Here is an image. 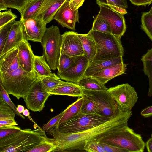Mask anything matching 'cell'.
Returning a JSON list of instances; mask_svg holds the SVG:
<instances>
[{
	"label": "cell",
	"instance_id": "1",
	"mask_svg": "<svg viewBox=\"0 0 152 152\" xmlns=\"http://www.w3.org/2000/svg\"><path fill=\"white\" fill-rule=\"evenodd\" d=\"M132 114L131 110L124 111L120 109L105 122L91 129L73 134L60 132L57 126L48 132L54 139L57 152H73L84 151L86 142L98 140L128 125Z\"/></svg>",
	"mask_w": 152,
	"mask_h": 152
},
{
	"label": "cell",
	"instance_id": "2",
	"mask_svg": "<svg viewBox=\"0 0 152 152\" xmlns=\"http://www.w3.org/2000/svg\"><path fill=\"white\" fill-rule=\"evenodd\" d=\"M45 131L39 127L34 130L26 128L1 138L0 152H26L47 136Z\"/></svg>",
	"mask_w": 152,
	"mask_h": 152
},
{
	"label": "cell",
	"instance_id": "3",
	"mask_svg": "<svg viewBox=\"0 0 152 152\" xmlns=\"http://www.w3.org/2000/svg\"><path fill=\"white\" fill-rule=\"evenodd\" d=\"M40 77L34 69L28 72L20 66L14 71L0 75V83L9 94L19 100L25 96L31 86Z\"/></svg>",
	"mask_w": 152,
	"mask_h": 152
},
{
	"label": "cell",
	"instance_id": "4",
	"mask_svg": "<svg viewBox=\"0 0 152 152\" xmlns=\"http://www.w3.org/2000/svg\"><path fill=\"white\" fill-rule=\"evenodd\" d=\"M98 140L124 148L129 152H142L145 146L141 135L135 133L128 125Z\"/></svg>",
	"mask_w": 152,
	"mask_h": 152
},
{
	"label": "cell",
	"instance_id": "5",
	"mask_svg": "<svg viewBox=\"0 0 152 152\" xmlns=\"http://www.w3.org/2000/svg\"><path fill=\"white\" fill-rule=\"evenodd\" d=\"M94 39L96 53L93 60H105L123 56L124 50L120 38L112 34L91 29L88 32Z\"/></svg>",
	"mask_w": 152,
	"mask_h": 152
},
{
	"label": "cell",
	"instance_id": "6",
	"mask_svg": "<svg viewBox=\"0 0 152 152\" xmlns=\"http://www.w3.org/2000/svg\"><path fill=\"white\" fill-rule=\"evenodd\" d=\"M62 41V35L57 26L52 25L47 28L41 43L43 49V55L51 69L53 71L58 67Z\"/></svg>",
	"mask_w": 152,
	"mask_h": 152
},
{
	"label": "cell",
	"instance_id": "7",
	"mask_svg": "<svg viewBox=\"0 0 152 152\" xmlns=\"http://www.w3.org/2000/svg\"><path fill=\"white\" fill-rule=\"evenodd\" d=\"M110 118L97 114H85L80 112L69 120L58 126V128L60 132L63 133H75L97 126Z\"/></svg>",
	"mask_w": 152,
	"mask_h": 152
},
{
	"label": "cell",
	"instance_id": "8",
	"mask_svg": "<svg viewBox=\"0 0 152 152\" xmlns=\"http://www.w3.org/2000/svg\"><path fill=\"white\" fill-rule=\"evenodd\" d=\"M82 89L84 95L89 98L95 104L98 115L110 118L120 109L107 91H92Z\"/></svg>",
	"mask_w": 152,
	"mask_h": 152
},
{
	"label": "cell",
	"instance_id": "9",
	"mask_svg": "<svg viewBox=\"0 0 152 152\" xmlns=\"http://www.w3.org/2000/svg\"><path fill=\"white\" fill-rule=\"evenodd\" d=\"M107 91L122 110H131L137 102L138 96L134 88L126 83L111 87Z\"/></svg>",
	"mask_w": 152,
	"mask_h": 152
},
{
	"label": "cell",
	"instance_id": "10",
	"mask_svg": "<svg viewBox=\"0 0 152 152\" xmlns=\"http://www.w3.org/2000/svg\"><path fill=\"white\" fill-rule=\"evenodd\" d=\"M99 7V11L95 18L107 21L110 26L112 34L121 39L126 28L123 15L114 11L106 5H101Z\"/></svg>",
	"mask_w": 152,
	"mask_h": 152
},
{
	"label": "cell",
	"instance_id": "11",
	"mask_svg": "<svg viewBox=\"0 0 152 152\" xmlns=\"http://www.w3.org/2000/svg\"><path fill=\"white\" fill-rule=\"evenodd\" d=\"M35 81L23 98L27 108L34 112H40L51 94L43 90L39 81Z\"/></svg>",
	"mask_w": 152,
	"mask_h": 152
},
{
	"label": "cell",
	"instance_id": "12",
	"mask_svg": "<svg viewBox=\"0 0 152 152\" xmlns=\"http://www.w3.org/2000/svg\"><path fill=\"white\" fill-rule=\"evenodd\" d=\"M89 63L85 55L78 56L70 66L62 72H57V75L60 79L77 84L83 77Z\"/></svg>",
	"mask_w": 152,
	"mask_h": 152
},
{
	"label": "cell",
	"instance_id": "13",
	"mask_svg": "<svg viewBox=\"0 0 152 152\" xmlns=\"http://www.w3.org/2000/svg\"><path fill=\"white\" fill-rule=\"evenodd\" d=\"M20 20L22 21L26 39L41 43L47 29V24L36 17Z\"/></svg>",
	"mask_w": 152,
	"mask_h": 152
},
{
	"label": "cell",
	"instance_id": "14",
	"mask_svg": "<svg viewBox=\"0 0 152 152\" xmlns=\"http://www.w3.org/2000/svg\"><path fill=\"white\" fill-rule=\"evenodd\" d=\"M53 19L63 27L75 30L76 23H79L78 9L73 10L69 5V0H66L58 9Z\"/></svg>",
	"mask_w": 152,
	"mask_h": 152
},
{
	"label": "cell",
	"instance_id": "15",
	"mask_svg": "<svg viewBox=\"0 0 152 152\" xmlns=\"http://www.w3.org/2000/svg\"><path fill=\"white\" fill-rule=\"evenodd\" d=\"M78 33L72 31L62 35L61 54H65L71 57L84 55V50Z\"/></svg>",
	"mask_w": 152,
	"mask_h": 152
},
{
	"label": "cell",
	"instance_id": "16",
	"mask_svg": "<svg viewBox=\"0 0 152 152\" xmlns=\"http://www.w3.org/2000/svg\"><path fill=\"white\" fill-rule=\"evenodd\" d=\"M66 0H43L36 17L47 24L53 19L56 12Z\"/></svg>",
	"mask_w": 152,
	"mask_h": 152
},
{
	"label": "cell",
	"instance_id": "17",
	"mask_svg": "<svg viewBox=\"0 0 152 152\" xmlns=\"http://www.w3.org/2000/svg\"><path fill=\"white\" fill-rule=\"evenodd\" d=\"M25 38L21 20L15 21L13 24L4 49L0 56L18 47Z\"/></svg>",
	"mask_w": 152,
	"mask_h": 152
},
{
	"label": "cell",
	"instance_id": "18",
	"mask_svg": "<svg viewBox=\"0 0 152 152\" xmlns=\"http://www.w3.org/2000/svg\"><path fill=\"white\" fill-rule=\"evenodd\" d=\"M20 65L26 71H33L35 55L28 40L24 39L18 46Z\"/></svg>",
	"mask_w": 152,
	"mask_h": 152
},
{
	"label": "cell",
	"instance_id": "19",
	"mask_svg": "<svg viewBox=\"0 0 152 152\" xmlns=\"http://www.w3.org/2000/svg\"><path fill=\"white\" fill-rule=\"evenodd\" d=\"M18 49L17 47L0 56V75L11 72L19 68Z\"/></svg>",
	"mask_w": 152,
	"mask_h": 152
},
{
	"label": "cell",
	"instance_id": "20",
	"mask_svg": "<svg viewBox=\"0 0 152 152\" xmlns=\"http://www.w3.org/2000/svg\"><path fill=\"white\" fill-rule=\"evenodd\" d=\"M127 66L126 64L122 62L109 67L90 77L104 85L112 79L125 74Z\"/></svg>",
	"mask_w": 152,
	"mask_h": 152
},
{
	"label": "cell",
	"instance_id": "21",
	"mask_svg": "<svg viewBox=\"0 0 152 152\" xmlns=\"http://www.w3.org/2000/svg\"><path fill=\"white\" fill-rule=\"evenodd\" d=\"M122 62V56L105 60H93L89 63L83 77L91 76L109 67Z\"/></svg>",
	"mask_w": 152,
	"mask_h": 152
},
{
	"label": "cell",
	"instance_id": "22",
	"mask_svg": "<svg viewBox=\"0 0 152 152\" xmlns=\"http://www.w3.org/2000/svg\"><path fill=\"white\" fill-rule=\"evenodd\" d=\"M49 93L51 95L72 97H82L84 95L82 88L77 84L67 81H63Z\"/></svg>",
	"mask_w": 152,
	"mask_h": 152
},
{
	"label": "cell",
	"instance_id": "23",
	"mask_svg": "<svg viewBox=\"0 0 152 152\" xmlns=\"http://www.w3.org/2000/svg\"><path fill=\"white\" fill-rule=\"evenodd\" d=\"M78 36L82 43L84 55L90 63L93 61L96 53L95 42L89 33L85 34H78Z\"/></svg>",
	"mask_w": 152,
	"mask_h": 152
},
{
	"label": "cell",
	"instance_id": "24",
	"mask_svg": "<svg viewBox=\"0 0 152 152\" xmlns=\"http://www.w3.org/2000/svg\"><path fill=\"white\" fill-rule=\"evenodd\" d=\"M34 69L40 76L53 77L60 79L57 75L52 73V70L47 63L44 55H35Z\"/></svg>",
	"mask_w": 152,
	"mask_h": 152
},
{
	"label": "cell",
	"instance_id": "25",
	"mask_svg": "<svg viewBox=\"0 0 152 152\" xmlns=\"http://www.w3.org/2000/svg\"><path fill=\"white\" fill-rule=\"evenodd\" d=\"M143 66L144 74L148 77L149 82V89L148 95L152 96V48L148 50L141 58Z\"/></svg>",
	"mask_w": 152,
	"mask_h": 152
},
{
	"label": "cell",
	"instance_id": "26",
	"mask_svg": "<svg viewBox=\"0 0 152 152\" xmlns=\"http://www.w3.org/2000/svg\"><path fill=\"white\" fill-rule=\"evenodd\" d=\"M57 148L54 139L47 136L43 138L40 142L26 152H57Z\"/></svg>",
	"mask_w": 152,
	"mask_h": 152
},
{
	"label": "cell",
	"instance_id": "27",
	"mask_svg": "<svg viewBox=\"0 0 152 152\" xmlns=\"http://www.w3.org/2000/svg\"><path fill=\"white\" fill-rule=\"evenodd\" d=\"M43 0H28L22 12L20 19H28L35 17Z\"/></svg>",
	"mask_w": 152,
	"mask_h": 152
},
{
	"label": "cell",
	"instance_id": "28",
	"mask_svg": "<svg viewBox=\"0 0 152 152\" xmlns=\"http://www.w3.org/2000/svg\"><path fill=\"white\" fill-rule=\"evenodd\" d=\"M83 101V97H78L75 102L69 105L65 110L64 114L58 125L69 120L80 113Z\"/></svg>",
	"mask_w": 152,
	"mask_h": 152
},
{
	"label": "cell",
	"instance_id": "29",
	"mask_svg": "<svg viewBox=\"0 0 152 152\" xmlns=\"http://www.w3.org/2000/svg\"><path fill=\"white\" fill-rule=\"evenodd\" d=\"M77 84L82 88L92 91H107L104 86L91 77H84L80 80Z\"/></svg>",
	"mask_w": 152,
	"mask_h": 152
},
{
	"label": "cell",
	"instance_id": "30",
	"mask_svg": "<svg viewBox=\"0 0 152 152\" xmlns=\"http://www.w3.org/2000/svg\"><path fill=\"white\" fill-rule=\"evenodd\" d=\"M39 81L43 90L50 93L63 81L61 80L60 79L53 77L40 76Z\"/></svg>",
	"mask_w": 152,
	"mask_h": 152
},
{
	"label": "cell",
	"instance_id": "31",
	"mask_svg": "<svg viewBox=\"0 0 152 152\" xmlns=\"http://www.w3.org/2000/svg\"><path fill=\"white\" fill-rule=\"evenodd\" d=\"M141 27L152 41V8L142 13Z\"/></svg>",
	"mask_w": 152,
	"mask_h": 152
},
{
	"label": "cell",
	"instance_id": "32",
	"mask_svg": "<svg viewBox=\"0 0 152 152\" xmlns=\"http://www.w3.org/2000/svg\"><path fill=\"white\" fill-rule=\"evenodd\" d=\"M91 30L101 32L112 34L111 29L109 23L106 20L100 18H94Z\"/></svg>",
	"mask_w": 152,
	"mask_h": 152
},
{
	"label": "cell",
	"instance_id": "33",
	"mask_svg": "<svg viewBox=\"0 0 152 152\" xmlns=\"http://www.w3.org/2000/svg\"><path fill=\"white\" fill-rule=\"evenodd\" d=\"M83 97V101L81 107V112L85 114H97L96 106L93 101L85 95Z\"/></svg>",
	"mask_w": 152,
	"mask_h": 152
},
{
	"label": "cell",
	"instance_id": "34",
	"mask_svg": "<svg viewBox=\"0 0 152 152\" xmlns=\"http://www.w3.org/2000/svg\"><path fill=\"white\" fill-rule=\"evenodd\" d=\"M77 56L71 57L65 54H61L57 68V72H62L68 68L74 63Z\"/></svg>",
	"mask_w": 152,
	"mask_h": 152
},
{
	"label": "cell",
	"instance_id": "35",
	"mask_svg": "<svg viewBox=\"0 0 152 152\" xmlns=\"http://www.w3.org/2000/svg\"><path fill=\"white\" fill-rule=\"evenodd\" d=\"M15 114L13 109L0 97V119H14Z\"/></svg>",
	"mask_w": 152,
	"mask_h": 152
},
{
	"label": "cell",
	"instance_id": "36",
	"mask_svg": "<svg viewBox=\"0 0 152 152\" xmlns=\"http://www.w3.org/2000/svg\"><path fill=\"white\" fill-rule=\"evenodd\" d=\"M15 21V20H13L0 28V54L4 49L12 27Z\"/></svg>",
	"mask_w": 152,
	"mask_h": 152
},
{
	"label": "cell",
	"instance_id": "37",
	"mask_svg": "<svg viewBox=\"0 0 152 152\" xmlns=\"http://www.w3.org/2000/svg\"><path fill=\"white\" fill-rule=\"evenodd\" d=\"M0 97L6 103L13 109L16 114L23 119H25L24 116L17 111V107L11 100L9 96V94L4 89L1 84L0 83Z\"/></svg>",
	"mask_w": 152,
	"mask_h": 152
},
{
	"label": "cell",
	"instance_id": "38",
	"mask_svg": "<svg viewBox=\"0 0 152 152\" xmlns=\"http://www.w3.org/2000/svg\"><path fill=\"white\" fill-rule=\"evenodd\" d=\"M96 3L99 6L106 5L109 7L116 6L124 9L128 7L127 0H96Z\"/></svg>",
	"mask_w": 152,
	"mask_h": 152
},
{
	"label": "cell",
	"instance_id": "39",
	"mask_svg": "<svg viewBox=\"0 0 152 152\" xmlns=\"http://www.w3.org/2000/svg\"><path fill=\"white\" fill-rule=\"evenodd\" d=\"M84 151L89 152H105L99 141L97 140L86 142Z\"/></svg>",
	"mask_w": 152,
	"mask_h": 152
},
{
	"label": "cell",
	"instance_id": "40",
	"mask_svg": "<svg viewBox=\"0 0 152 152\" xmlns=\"http://www.w3.org/2000/svg\"><path fill=\"white\" fill-rule=\"evenodd\" d=\"M7 8L14 9L21 14L28 0H3Z\"/></svg>",
	"mask_w": 152,
	"mask_h": 152
},
{
	"label": "cell",
	"instance_id": "41",
	"mask_svg": "<svg viewBox=\"0 0 152 152\" xmlns=\"http://www.w3.org/2000/svg\"><path fill=\"white\" fill-rule=\"evenodd\" d=\"M17 16L13 13L11 9L7 10L3 12H0V28L15 20Z\"/></svg>",
	"mask_w": 152,
	"mask_h": 152
},
{
	"label": "cell",
	"instance_id": "42",
	"mask_svg": "<svg viewBox=\"0 0 152 152\" xmlns=\"http://www.w3.org/2000/svg\"><path fill=\"white\" fill-rule=\"evenodd\" d=\"M64 110L58 115L50 119L47 123L43 125L42 127L43 129L48 132L51 129L58 126L64 114Z\"/></svg>",
	"mask_w": 152,
	"mask_h": 152
},
{
	"label": "cell",
	"instance_id": "43",
	"mask_svg": "<svg viewBox=\"0 0 152 152\" xmlns=\"http://www.w3.org/2000/svg\"><path fill=\"white\" fill-rule=\"evenodd\" d=\"M20 127L16 125L0 127V139L20 131Z\"/></svg>",
	"mask_w": 152,
	"mask_h": 152
},
{
	"label": "cell",
	"instance_id": "44",
	"mask_svg": "<svg viewBox=\"0 0 152 152\" xmlns=\"http://www.w3.org/2000/svg\"><path fill=\"white\" fill-rule=\"evenodd\" d=\"M100 143L105 152H129L127 150L124 148L109 145L103 142H100Z\"/></svg>",
	"mask_w": 152,
	"mask_h": 152
},
{
	"label": "cell",
	"instance_id": "45",
	"mask_svg": "<svg viewBox=\"0 0 152 152\" xmlns=\"http://www.w3.org/2000/svg\"><path fill=\"white\" fill-rule=\"evenodd\" d=\"M85 0H69V5L72 9H78L83 4Z\"/></svg>",
	"mask_w": 152,
	"mask_h": 152
},
{
	"label": "cell",
	"instance_id": "46",
	"mask_svg": "<svg viewBox=\"0 0 152 152\" xmlns=\"http://www.w3.org/2000/svg\"><path fill=\"white\" fill-rule=\"evenodd\" d=\"M18 125L15 119H0V127Z\"/></svg>",
	"mask_w": 152,
	"mask_h": 152
},
{
	"label": "cell",
	"instance_id": "47",
	"mask_svg": "<svg viewBox=\"0 0 152 152\" xmlns=\"http://www.w3.org/2000/svg\"><path fill=\"white\" fill-rule=\"evenodd\" d=\"M135 5L144 6L149 5L152 3V0H129Z\"/></svg>",
	"mask_w": 152,
	"mask_h": 152
},
{
	"label": "cell",
	"instance_id": "48",
	"mask_svg": "<svg viewBox=\"0 0 152 152\" xmlns=\"http://www.w3.org/2000/svg\"><path fill=\"white\" fill-rule=\"evenodd\" d=\"M141 115L145 117H148L152 116V106L148 107L141 112Z\"/></svg>",
	"mask_w": 152,
	"mask_h": 152
},
{
	"label": "cell",
	"instance_id": "49",
	"mask_svg": "<svg viewBox=\"0 0 152 152\" xmlns=\"http://www.w3.org/2000/svg\"><path fill=\"white\" fill-rule=\"evenodd\" d=\"M109 7L114 11L122 15H124L127 13V11L125 9L116 6H111Z\"/></svg>",
	"mask_w": 152,
	"mask_h": 152
},
{
	"label": "cell",
	"instance_id": "50",
	"mask_svg": "<svg viewBox=\"0 0 152 152\" xmlns=\"http://www.w3.org/2000/svg\"><path fill=\"white\" fill-rule=\"evenodd\" d=\"M145 146L148 152H152V137L149 138L146 142Z\"/></svg>",
	"mask_w": 152,
	"mask_h": 152
},
{
	"label": "cell",
	"instance_id": "51",
	"mask_svg": "<svg viewBox=\"0 0 152 152\" xmlns=\"http://www.w3.org/2000/svg\"><path fill=\"white\" fill-rule=\"evenodd\" d=\"M7 7L3 0H0V11L3 10H7Z\"/></svg>",
	"mask_w": 152,
	"mask_h": 152
},
{
	"label": "cell",
	"instance_id": "52",
	"mask_svg": "<svg viewBox=\"0 0 152 152\" xmlns=\"http://www.w3.org/2000/svg\"><path fill=\"white\" fill-rule=\"evenodd\" d=\"M24 109V107L22 105H18L17 107V111L20 113H22Z\"/></svg>",
	"mask_w": 152,
	"mask_h": 152
},
{
	"label": "cell",
	"instance_id": "53",
	"mask_svg": "<svg viewBox=\"0 0 152 152\" xmlns=\"http://www.w3.org/2000/svg\"><path fill=\"white\" fill-rule=\"evenodd\" d=\"M22 114L25 116L28 117L30 116V113L29 110L26 109H24L22 112Z\"/></svg>",
	"mask_w": 152,
	"mask_h": 152
},
{
	"label": "cell",
	"instance_id": "54",
	"mask_svg": "<svg viewBox=\"0 0 152 152\" xmlns=\"http://www.w3.org/2000/svg\"><path fill=\"white\" fill-rule=\"evenodd\" d=\"M151 137H152V134L151 135Z\"/></svg>",
	"mask_w": 152,
	"mask_h": 152
},
{
	"label": "cell",
	"instance_id": "55",
	"mask_svg": "<svg viewBox=\"0 0 152 152\" xmlns=\"http://www.w3.org/2000/svg\"><path fill=\"white\" fill-rule=\"evenodd\" d=\"M151 8H152V7H151Z\"/></svg>",
	"mask_w": 152,
	"mask_h": 152
}]
</instances>
